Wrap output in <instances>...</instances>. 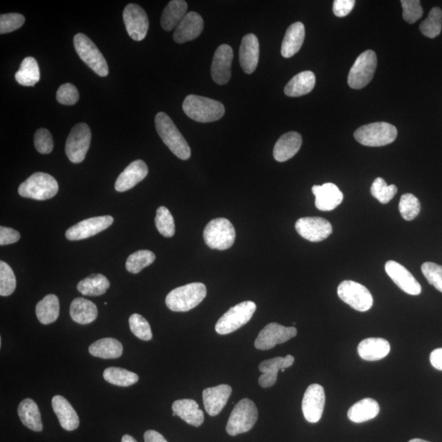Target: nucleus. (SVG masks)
I'll return each mask as SVG.
<instances>
[{
	"mask_svg": "<svg viewBox=\"0 0 442 442\" xmlns=\"http://www.w3.org/2000/svg\"><path fill=\"white\" fill-rule=\"evenodd\" d=\"M312 192L316 196V207L322 212H330L343 201L341 190L333 183L313 185Z\"/></svg>",
	"mask_w": 442,
	"mask_h": 442,
	"instance_id": "nucleus-20",
	"label": "nucleus"
},
{
	"mask_svg": "<svg viewBox=\"0 0 442 442\" xmlns=\"http://www.w3.org/2000/svg\"><path fill=\"white\" fill-rule=\"evenodd\" d=\"M129 323L131 332L138 338L141 339L143 341L151 340L153 333L150 325H149L145 318L138 315V313H133L130 317Z\"/></svg>",
	"mask_w": 442,
	"mask_h": 442,
	"instance_id": "nucleus-47",
	"label": "nucleus"
},
{
	"mask_svg": "<svg viewBox=\"0 0 442 442\" xmlns=\"http://www.w3.org/2000/svg\"><path fill=\"white\" fill-rule=\"evenodd\" d=\"M183 110L190 119L201 123L217 121L223 117L225 112L220 102L193 95L185 97Z\"/></svg>",
	"mask_w": 442,
	"mask_h": 442,
	"instance_id": "nucleus-1",
	"label": "nucleus"
},
{
	"mask_svg": "<svg viewBox=\"0 0 442 442\" xmlns=\"http://www.w3.org/2000/svg\"><path fill=\"white\" fill-rule=\"evenodd\" d=\"M145 442H167L164 436L154 430H148L143 436Z\"/></svg>",
	"mask_w": 442,
	"mask_h": 442,
	"instance_id": "nucleus-56",
	"label": "nucleus"
},
{
	"mask_svg": "<svg viewBox=\"0 0 442 442\" xmlns=\"http://www.w3.org/2000/svg\"><path fill=\"white\" fill-rule=\"evenodd\" d=\"M70 315L76 323L88 325L94 322L97 317V306L95 303L85 298L77 297L71 302Z\"/></svg>",
	"mask_w": 442,
	"mask_h": 442,
	"instance_id": "nucleus-32",
	"label": "nucleus"
},
{
	"mask_svg": "<svg viewBox=\"0 0 442 442\" xmlns=\"http://www.w3.org/2000/svg\"><path fill=\"white\" fill-rule=\"evenodd\" d=\"M18 84L23 86H34L40 80V68L37 61L32 56H28L20 64V68L15 74Z\"/></svg>",
	"mask_w": 442,
	"mask_h": 442,
	"instance_id": "nucleus-38",
	"label": "nucleus"
},
{
	"mask_svg": "<svg viewBox=\"0 0 442 442\" xmlns=\"http://www.w3.org/2000/svg\"><path fill=\"white\" fill-rule=\"evenodd\" d=\"M421 210L419 200L412 193L403 194L400 198L399 210L405 220H413L418 217Z\"/></svg>",
	"mask_w": 442,
	"mask_h": 442,
	"instance_id": "nucleus-45",
	"label": "nucleus"
},
{
	"mask_svg": "<svg viewBox=\"0 0 442 442\" xmlns=\"http://www.w3.org/2000/svg\"><path fill=\"white\" fill-rule=\"evenodd\" d=\"M56 100L61 104L74 105L79 100L80 95L78 90L73 84L66 83L59 87L56 92Z\"/></svg>",
	"mask_w": 442,
	"mask_h": 442,
	"instance_id": "nucleus-52",
	"label": "nucleus"
},
{
	"mask_svg": "<svg viewBox=\"0 0 442 442\" xmlns=\"http://www.w3.org/2000/svg\"><path fill=\"white\" fill-rule=\"evenodd\" d=\"M17 280L14 272L6 262L0 261V295H12L16 289Z\"/></svg>",
	"mask_w": 442,
	"mask_h": 442,
	"instance_id": "nucleus-44",
	"label": "nucleus"
},
{
	"mask_svg": "<svg viewBox=\"0 0 442 442\" xmlns=\"http://www.w3.org/2000/svg\"><path fill=\"white\" fill-rule=\"evenodd\" d=\"M188 4L184 0H172L169 2L162 15L161 25L167 32L176 29L183 18L186 16Z\"/></svg>",
	"mask_w": 442,
	"mask_h": 442,
	"instance_id": "nucleus-31",
	"label": "nucleus"
},
{
	"mask_svg": "<svg viewBox=\"0 0 442 442\" xmlns=\"http://www.w3.org/2000/svg\"><path fill=\"white\" fill-rule=\"evenodd\" d=\"M104 378L107 382L118 387H130L138 381L136 374L117 367H110L104 370Z\"/></svg>",
	"mask_w": 442,
	"mask_h": 442,
	"instance_id": "nucleus-40",
	"label": "nucleus"
},
{
	"mask_svg": "<svg viewBox=\"0 0 442 442\" xmlns=\"http://www.w3.org/2000/svg\"><path fill=\"white\" fill-rule=\"evenodd\" d=\"M52 407L61 428L69 431L78 429V414L66 399L61 395H55L52 399Z\"/></svg>",
	"mask_w": 442,
	"mask_h": 442,
	"instance_id": "nucleus-27",
	"label": "nucleus"
},
{
	"mask_svg": "<svg viewBox=\"0 0 442 442\" xmlns=\"http://www.w3.org/2000/svg\"><path fill=\"white\" fill-rule=\"evenodd\" d=\"M155 126L159 136L169 150L181 160H188L191 156V149L171 117L165 112L157 113Z\"/></svg>",
	"mask_w": 442,
	"mask_h": 442,
	"instance_id": "nucleus-2",
	"label": "nucleus"
},
{
	"mask_svg": "<svg viewBox=\"0 0 442 442\" xmlns=\"http://www.w3.org/2000/svg\"><path fill=\"white\" fill-rule=\"evenodd\" d=\"M409 442H429V441H426L422 439L415 438V439L410 440Z\"/></svg>",
	"mask_w": 442,
	"mask_h": 442,
	"instance_id": "nucleus-58",
	"label": "nucleus"
},
{
	"mask_svg": "<svg viewBox=\"0 0 442 442\" xmlns=\"http://www.w3.org/2000/svg\"><path fill=\"white\" fill-rule=\"evenodd\" d=\"M113 219L111 215L92 217L80 221L66 232V238L70 241H79L92 237L110 227Z\"/></svg>",
	"mask_w": 442,
	"mask_h": 442,
	"instance_id": "nucleus-15",
	"label": "nucleus"
},
{
	"mask_svg": "<svg viewBox=\"0 0 442 442\" xmlns=\"http://www.w3.org/2000/svg\"><path fill=\"white\" fill-rule=\"evenodd\" d=\"M109 287L110 282L104 275L96 274L82 280L77 285V290L83 295L95 297L104 294Z\"/></svg>",
	"mask_w": 442,
	"mask_h": 442,
	"instance_id": "nucleus-39",
	"label": "nucleus"
},
{
	"mask_svg": "<svg viewBox=\"0 0 442 442\" xmlns=\"http://www.w3.org/2000/svg\"><path fill=\"white\" fill-rule=\"evenodd\" d=\"M403 18L405 22L413 24L422 18L424 10L419 0H402Z\"/></svg>",
	"mask_w": 442,
	"mask_h": 442,
	"instance_id": "nucleus-49",
	"label": "nucleus"
},
{
	"mask_svg": "<svg viewBox=\"0 0 442 442\" xmlns=\"http://www.w3.org/2000/svg\"><path fill=\"white\" fill-rule=\"evenodd\" d=\"M390 351V343L383 338H366L358 346L359 356L367 362L380 361L386 357Z\"/></svg>",
	"mask_w": 442,
	"mask_h": 442,
	"instance_id": "nucleus-29",
	"label": "nucleus"
},
{
	"mask_svg": "<svg viewBox=\"0 0 442 442\" xmlns=\"http://www.w3.org/2000/svg\"><path fill=\"white\" fill-rule=\"evenodd\" d=\"M338 295L354 310L366 312L371 309L374 298L367 287L359 282L345 280L338 287Z\"/></svg>",
	"mask_w": 442,
	"mask_h": 442,
	"instance_id": "nucleus-11",
	"label": "nucleus"
},
{
	"mask_svg": "<svg viewBox=\"0 0 442 442\" xmlns=\"http://www.w3.org/2000/svg\"><path fill=\"white\" fill-rule=\"evenodd\" d=\"M207 296V287L202 282H192L177 287L166 297V304L174 312H186L193 309Z\"/></svg>",
	"mask_w": 442,
	"mask_h": 442,
	"instance_id": "nucleus-3",
	"label": "nucleus"
},
{
	"mask_svg": "<svg viewBox=\"0 0 442 442\" xmlns=\"http://www.w3.org/2000/svg\"><path fill=\"white\" fill-rule=\"evenodd\" d=\"M123 20L131 38L141 41L146 37L149 22L146 12L140 5L128 4L123 12Z\"/></svg>",
	"mask_w": 442,
	"mask_h": 442,
	"instance_id": "nucleus-14",
	"label": "nucleus"
},
{
	"mask_svg": "<svg viewBox=\"0 0 442 442\" xmlns=\"http://www.w3.org/2000/svg\"><path fill=\"white\" fill-rule=\"evenodd\" d=\"M260 45L258 37L253 34L246 35L241 40L239 49V61L241 68L246 74L253 73L258 68Z\"/></svg>",
	"mask_w": 442,
	"mask_h": 442,
	"instance_id": "nucleus-22",
	"label": "nucleus"
},
{
	"mask_svg": "<svg viewBox=\"0 0 442 442\" xmlns=\"http://www.w3.org/2000/svg\"><path fill=\"white\" fill-rule=\"evenodd\" d=\"M173 416H178L189 425L199 426L203 424L204 414L193 400H176L172 405Z\"/></svg>",
	"mask_w": 442,
	"mask_h": 442,
	"instance_id": "nucleus-28",
	"label": "nucleus"
},
{
	"mask_svg": "<svg viewBox=\"0 0 442 442\" xmlns=\"http://www.w3.org/2000/svg\"><path fill=\"white\" fill-rule=\"evenodd\" d=\"M147 164L142 160L133 161L118 177L115 189L117 192H126L135 187L148 176Z\"/></svg>",
	"mask_w": 442,
	"mask_h": 442,
	"instance_id": "nucleus-25",
	"label": "nucleus"
},
{
	"mask_svg": "<svg viewBox=\"0 0 442 442\" xmlns=\"http://www.w3.org/2000/svg\"><path fill=\"white\" fill-rule=\"evenodd\" d=\"M430 362L435 369L442 371V348L436 349L431 353Z\"/></svg>",
	"mask_w": 442,
	"mask_h": 442,
	"instance_id": "nucleus-55",
	"label": "nucleus"
},
{
	"mask_svg": "<svg viewBox=\"0 0 442 442\" xmlns=\"http://www.w3.org/2000/svg\"><path fill=\"white\" fill-rule=\"evenodd\" d=\"M258 419V410L253 402L243 399L235 405L230 414L226 431L230 436L246 433L253 428Z\"/></svg>",
	"mask_w": 442,
	"mask_h": 442,
	"instance_id": "nucleus-7",
	"label": "nucleus"
},
{
	"mask_svg": "<svg viewBox=\"0 0 442 442\" xmlns=\"http://www.w3.org/2000/svg\"><path fill=\"white\" fill-rule=\"evenodd\" d=\"M155 224L158 232L164 237L172 238L176 233V226H174L172 215L165 207H160L157 210Z\"/></svg>",
	"mask_w": 442,
	"mask_h": 442,
	"instance_id": "nucleus-43",
	"label": "nucleus"
},
{
	"mask_svg": "<svg viewBox=\"0 0 442 442\" xmlns=\"http://www.w3.org/2000/svg\"><path fill=\"white\" fill-rule=\"evenodd\" d=\"M34 143L35 148L41 154H49L53 151L54 146L52 135L44 128H41L35 132Z\"/></svg>",
	"mask_w": 442,
	"mask_h": 442,
	"instance_id": "nucleus-51",
	"label": "nucleus"
},
{
	"mask_svg": "<svg viewBox=\"0 0 442 442\" xmlns=\"http://www.w3.org/2000/svg\"><path fill=\"white\" fill-rule=\"evenodd\" d=\"M302 145L299 133L289 132L282 135L275 143L274 157L277 162H284L294 157Z\"/></svg>",
	"mask_w": 442,
	"mask_h": 442,
	"instance_id": "nucleus-26",
	"label": "nucleus"
},
{
	"mask_svg": "<svg viewBox=\"0 0 442 442\" xmlns=\"http://www.w3.org/2000/svg\"><path fill=\"white\" fill-rule=\"evenodd\" d=\"M232 393L229 385L221 384L217 387L205 389L203 393L205 411L210 416H217L224 409Z\"/></svg>",
	"mask_w": 442,
	"mask_h": 442,
	"instance_id": "nucleus-24",
	"label": "nucleus"
},
{
	"mask_svg": "<svg viewBox=\"0 0 442 442\" xmlns=\"http://www.w3.org/2000/svg\"><path fill=\"white\" fill-rule=\"evenodd\" d=\"M385 270L398 287L405 294L417 296L422 292L419 282L405 266L397 261H388L385 265Z\"/></svg>",
	"mask_w": 442,
	"mask_h": 442,
	"instance_id": "nucleus-18",
	"label": "nucleus"
},
{
	"mask_svg": "<svg viewBox=\"0 0 442 442\" xmlns=\"http://www.w3.org/2000/svg\"><path fill=\"white\" fill-rule=\"evenodd\" d=\"M59 311V297L54 294L44 297L35 308L38 320L43 325H49L58 320Z\"/></svg>",
	"mask_w": 442,
	"mask_h": 442,
	"instance_id": "nucleus-37",
	"label": "nucleus"
},
{
	"mask_svg": "<svg viewBox=\"0 0 442 442\" xmlns=\"http://www.w3.org/2000/svg\"><path fill=\"white\" fill-rule=\"evenodd\" d=\"M235 229L227 219L217 218L210 220L203 231L205 244L212 249H229L234 244Z\"/></svg>",
	"mask_w": 442,
	"mask_h": 442,
	"instance_id": "nucleus-6",
	"label": "nucleus"
},
{
	"mask_svg": "<svg viewBox=\"0 0 442 442\" xmlns=\"http://www.w3.org/2000/svg\"><path fill=\"white\" fill-rule=\"evenodd\" d=\"M91 141V131L85 123H80L73 128L66 138L65 151L69 160L73 163H80L85 160L89 151Z\"/></svg>",
	"mask_w": 442,
	"mask_h": 442,
	"instance_id": "nucleus-12",
	"label": "nucleus"
},
{
	"mask_svg": "<svg viewBox=\"0 0 442 442\" xmlns=\"http://www.w3.org/2000/svg\"><path fill=\"white\" fill-rule=\"evenodd\" d=\"M354 4V0H335L333 2V13L338 18L346 17L352 11Z\"/></svg>",
	"mask_w": 442,
	"mask_h": 442,
	"instance_id": "nucleus-53",
	"label": "nucleus"
},
{
	"mask_svg": "<svg viewBox=\"0 0 442 442\" xmlns=\"http://www.w3.org/2000/svg\"><path fill=\"white\" fill-rule=\"evenodd\" d=\"M316 85V76L311 71H302L296 75L285 88L289 97H300L309 94Z\"/></svg>",
	"mask_w": 442,
	"mask_h": 442,
	"instance_id": "nucleus-34",
	"label": "nucleus"
},
{
	"mask_svg": "<svg viewBox=\"0 0 442 442\" xmlns=\"http://www.w3.org/2000/svg\"><path fill=\"white\" fill-rule=\"evenodd\" d=\"M306 35L305 25L300 22L292 24L286 30L281 46V54L284 58L289 59L294 56L301 48Z\"/></svg>",
	"mask_w": 442,
	"mask_h": 442,
	"instance_id": "nucleus-30",
	"label": "nucleus"
},
{
	"mask_svg": "<svg viewBox=\"0 0 442 442\" xmlns=\"http://www.w3.org/2000/svg\"><path fill=\"white\" fill-rule=\"evenodd\" d=\"M419 30L426 37H438L442 30V10L438 7L431 8L428 18L420 24Z\"/></svg>",
	"mask_w": 442,
	"mask_h": 442,
	"instance_id": "nucleus-41",
	"label": "nucleus"
},
{
	"mask_svg": "<svg viewBox=\"0 0 442 442\" xmlns=\"http://www.w3.org/2000/svg\"><path fill=\"white\" fill-rule=\"evenodd\" d=\"M18 416L23 425L30 430L41 431L43 430V424L41 421V414L37 403L33 400L28 398L23 400L18 406Z\"/></svg>",
	"mask_w": 442,
	"mask_h": 442,
	"instance_id": "nucleus-35",
	"label": "nucleus"
},
{
	"mask_svg": "<svg viewBox=\"0 0 442 442\" xmlns=\"http://www.w3.org/2000/svg\"><path fill=\"white\" fill-rule=\"evenodd\" d=\"M295 327H285L277 323H270L262 330L255 341V347L259 350H270L277 344L285 343L297 336Z\"/></svg>",
	"mask_w": 442,
	"mask_h": 442,
	"instance_id": "nucleus-13",
	"label": "nucleus"
},
{
	"mask_svg": "<svg viewBox=\"0 0 442 442\" xmlns=\"http://www.w3.org/2000/svg\"><path fill=\"white\" fill-rule=\"evenodd\" d=\"M256 310L255 303L251 301H243L231 307L219 318L215 325V331L220 335H225L238 330L249 322Z\"/></svg>",
	"mask_w": 442,
	"mask_h": 442,
	"instance_id": "nucleus-9",
	"label": "nucleus"
},
{
	"mask_svg": "<svg viewBox=\"0 0 442 442\" xmlns=\"http://www.w3.org/2000/svg\"><path fill=\"white\" fill-rule=\"evenodd\" d=\"M398 193L395 185H388L383 178H377L371 186V194L378 201L383 204L388 203Z\"/></svg>",
	"mask_w": 442,
	"mask_h": 442,
	"instance_id": "nucleus-46",
	"label": "nucleus"
},
{
	"mask_svg": "<svg viewBox=\"0 0 442 442\" xmlns=\"http://www.w3.org/2000/svg\"><path fill=\"white\" fill-rule=\"evenodd\" d=\"M74 47L80 59L97 75L105 77L109 73V65L95 44L85 34L75 35Z\"/></svg>",
	"mask_w": 442,
	"mask_h": 442,
	"instance_id": "nucleus-8",
	"label": "nucleus"
},
{
	"mask_svg": "<svg viewBox=\"0 0 442 442\" xmlns=\"http://www.w3.org/2000/svg\"><path fill=\"white\" fill-rule=\"evenodd\" d=\"M380 407L376 400L366 398L353 405L348 410L349 419L354 423L361 424L377 417Z\"/></svg>",
	"mask_w": 442,
	"mask_h": 442,
	"instance_id": "nucleus-33",
	"label": "nucleus"
},
{
	"mask_svg": "<svg viewBox=\"0 0 442 442\" xmlns=\"http://www.w3.org/2000/svg\"><path fill=\"white\" fill-rule=\"evenodd\" d=\"M121 442H138L133 436L130 435H124L121 439Z\"/></svg>",
	"mask_w": 442,
	"mask_h": 442,
	"instance_id": "nucleus-57",
	"label": "nucleus"
},
{
	"mask_svg": "<svg viewBox=\"0 0 442 442\" xmlns=\"http://www.w3.org/2000/svg\"><path fill=\"white\" fill-rule=\"evenodd\" d=\"M294 357L289 354L285 357H275L261 363L259 370L263 374L258 380L260 386L263 388L274 386L279 370L291 367L294 363Z\"/></svg>",
	"mask_w": 442,
	"mask_h": 442,
	"instance_id": "nucleus-23",
	"label": "nucleus"
},
{
	"mask_svg": "<svg viewBox=\"0 0 442 442\" xmlns=\"http://www.w3.org/2000/svg\"><path fill=\"white\" fill-rule=\"evenodd\" d=\"M89 352L95 357L105 359H117L121 357L123 346L117 339L102 338L91 344Z\"/></svg>",
	"mask_w": 442,
	"mask_h": 442,
	"instance_id": "nucleus-36",
	"label": "nucleus"
},
{
	"mask_svg": "<svg viewBox=\"0 0 442 442\" xmlns=\"http://www.w3.org/2000/svg\"><path fill=\"white\" fill-rule=\"evenodd\" d=\"M325 405V389L321 385L311 384L306 389L302 400V412L308 422H318L322 417Z\"/></svg>",
	"mask_w": 442,
	"mask_h": 442,
	"instance_id": "nucleus-17",
	"label": "nucleus"
},
{
	"mask_svg": "<svg viewBox=\"0 0 442 442\" xmlns=\"http://www.w3.org/2000/svg\"><path fill=\"white\" fill-rule=\"evenodd\" d=\"M20 238L18 231L12 228L0 227V245L5 246L17 243Z\"/></svg>",
	"mask_w": 442,
	"mask_h": 442,
	"instance_id": "nucleus-54",
	"label": "nucleus"
},
{
	"mask_svg": "<svg viewBox=\"0 0 442 442\" xmlns=\"http://www.w3.org/2000/svg\"><path fill=\"white\" fill-rule=\"evenodd\" d=\"M58 192V182L52 176L43 172L34 173L18 188L20 196L38 201L52 198Z\"/></svg>",
	"mask_w": 442,
	"mask_h": 442,
	"instance_id": "nucleus-4",
	"label": "nucleus"
},
{
	"mask_svg": "<svg viewBox=\"0 0 442 442\" xmlns=\"http://www.w3.org/2000/svg\"><path fill=\"white\" fill-rule=\"evenodd\" d=\"M204 28L203 19L198 13L189 12L174 29L173 39L178 44H184L197 39Z\"/></svg>",
	"mask_w": 442,
	"mask_h": 442,
	"instance_id": "nucleus-21",
	"label": "nucleus"
},
{
	"mask_svg": "<svg viewBox=\"0 0 442 442\" xmlns=\"http://www.w3.org/2000/svg\"><path fill=\"white\" fill-rule=\"evenodd\" d=\"M156 256L151 251L141 250L132 253L126 261V270L132 274H138L155 261Z\"/></svg>",
	"mask_w": 442,
	"mask_h": 442,
	"instance_id": "nucleus-42",
	"label": "nucleus"
},
{
	"mask_svg": "<svg viewBox=\"0 0 442 442\" xmlns=\"http://www.w3.org/2000/svg\"><path fill=\"white\" fill-rule=\"evenodd\" d=\"M421 270L429 284L442 292V266L434 262H425Z\"/></svg>",
	"mask_w": 442,
	"mask_h": 442,
	"instance_id": "nucleus-48",
	"label": "nucleus"
},
{
	"mask_svg": "<svg viewBox=\"0 0 442 442\" xmlns=\"http://www.w3.org/2000/svg\"><path fill=\"white\" fill-rule=\"evenodd\" d=\"M234 59L232 48L228 44L219 46L213 56L212 77L215 83L223 85L231 78V66Z\"/></svg>",
	"mask_w": 442,
	"mask_h": 442,
	"instance_id": "nucleus-19",
	"label": "nucleus"
},
{
	"mask_svg": "<svg viewBox=\"0 0 442 442\" xmlns=\"http://www.w3.org/2000/svg\"><path fill=\"white\" fill-rule=\"evenodd\" d=\"M25 23V17L20 13L2 14L0 16V33L2 35L14 32Z\"/></svg>",
	"mask_w": 442,
	"mask_h": 442,
	"instance_id": "nucleus-50",
	"label": "nucleus"
},
{
	"mask_svg": "<svg viewBox=\"0 0 442 442\" xmlns=\"http://www.w3.org/2000/svg\"><path fill=\"white\" fill-rule=\"evenodd\" d=\"M295 228L303 239L313 243L326 239L333 233L330 221L321 217L301 218L297 221Z\"/></svg>",
	"mask_w": 442,
	"mask_h": 442,
	"instance_id": "nucleus-16",
	"label": "nucleus"
},
{
	"mask_svg": "<svg viewBox=\"0 0 442 442\" xmlns=\"http://www.w3.org/2000/svg\"><path fill=\"white\" fill-rule=\"evenodd\" d=\"M378 64L377 55L366 50L358 56L348 75V85L354 90H361L372 80Z\"/></svg>",
	"mask_w": 442,
	"mask_h": 442,
	"instance_id": "nucleus-10",
	"label": "nucleus"
},
{
	"mask_svg": "<svg viewBox=\"0 0 442 442\" xmlns=\"http://www.w3.org/2000/svg\"><path fill=\"white\" fill-rule=\"evenodd\" d=\"M354 137L362 145L383 147L395 141L398 129L388 122H375L359 127L354 133Z\"/></svg>",
	"mask_w": 442,
	"mask_h": 442,
	"instance_id": "nucleus-5",
	"label": "nucleus"
}]
</instances>
